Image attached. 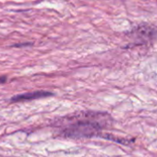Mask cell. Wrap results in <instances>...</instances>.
Masks as SVG:
<instances>
[{"instance_id":"obj_1","label":"cell","mask_w":157,"mask_h":157,"mask_svg":"<svg viewBox=\"0 0 157 157\" xmlns=\"http://www.w3.org/2000/svg\"><path fill=\"white\" fill-rule=\"evenodd\" d=\"M113 118L108 113L82 111L60 117L53 124L60 136L81 139L100 137L101 132L112 125Z\"/></svg>"},{"instance_id":"obj_4","label":"cell","mask_w":157,"mask_h":157,"mask_svg":"<svg viewBox=\"0 0 157 157\" xmlns=\"http://www.w3.org/2000/svg\"><path fill=\"white\" fill-rule=\"evenodd\" d=\"M8 81V78L6 76H0V83H6Z\"/></svg>"},{"instance_id":"obj_2","label":"cell","mask_w":157,"mask_h":157,"mask_svg":"<svg viewBox=\"0 0 157 157\" xmlns=\"http://www.w3.org/2000/svg\"><path fill=\"white\" fill-rule=\"evenodd\" d=\"M52 95H54V94L49 93V92H45V91H36V92L26 93V94L15 95V96H13L10 99V102H12V103L24 102V101H30V100H35V99L49 97V96H52Z\"/></svg>"},{"instance_id":"obj_3","label":"cell","mask_w":157,"mask_h":157,"mask_svg":"<svg viewBox=\"0 0 157 157\" xmlns=\"http://www.w3.org/2000/svg\"><path fill=\"white\" fill-rule=\"evenodd\" d=\"M32 43H23V44H15L12 46L13 47H25V46H30L32 45Z\"/></svg>"}]
</instances>
